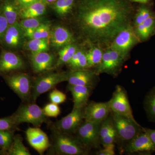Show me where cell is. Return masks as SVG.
<instances>
[{"mask_svg":"<svg viewBox=\"0 0 155 155\" xmlns=\"http://www.w3.org/2000/svg\"><path fill=\"white\" fill-rule=\"evenodd\" d=\"M100 139L103 147L115 144L117 141V134L112 115H109L101 123L100 128Z\"/></svg>","mask_w":155,"mask_h":155,"instance_id":"cell-16","label":"cell"},{"mask_svg":"<svg viewBox=\"0 0 155 155\" xmlns=\"http://www.w3.org/2000/svg\"><path fill=\"white\" fill-rule=\"evenodd\" d=\"M137 35L133 29L128 25L114 38L112 49L117 51L123 59H125L130 48L138 41Z\"/></svg>","mask_w":155,"mask_h":155,"instance_id":"cell-9","label":"cell"},{"mask_svg":"<svg viewBox=\"0 0 155 155\" xmlns=\"http://www.w3.org/2000/svg\"><path fill=\"white\" fill-rule=\"evenodd\" d=\"M143 106L150 121L155 122V87H153L145 96Z\"/></svg>","mask_w":155,"mask_h":155,"instance_id":"cell-24","label":"cell"},{"mask_svg":"<svg viewBox=\"0 0 155 155\" xmlns=\"http://www.w3.org/2000/svg\"><path fill=\"white\" fill-rule=\"evenodd\" d=\"M144 129L155 146V130L145 127Z\"/></svg>","mask_w":155,"mask_h":155,"instance_id":"cell-42","label":"cell"},{"mask_svg":"<svg viewBox=\"0 0 155 155\" xmlns=\"http://www.w3.org/2000/svg\"><path fill=\"white\" fill-rule=\"evenodd\" d=\"M27 46L32 53L41 52L48 50L49 43L45 39H32L28 42Z\"/></svg>","mask_w":155,"mask_h":155,"instance_id":"cell-28","label":"cell"},{"mask_svg":"<svg viewBox=\"0 0 155 155\" xmlns=\"http://www.w3.org/2000/svg\"><path fill=\"white\" fill-rule=\"evenodd\" d=\"M17 1L19 6L22 8H23L32 5L34 3L37 2L42 0H17Z\"/></svg>","mask_w":155,"mask_h":155,"instance_id":"cell-41","label":"cell"},{"mask_svg":"<svg viewBox=\"0 0 155 155\" xmlns=\"http://www.w3.org/2000/svg\"><path fill=\"white\" fill-rule=\"evenodd\" d=\"M155 29V16L149 17L141 24L136 26L137 35L142 40L148 39Z\"/></svg>","mask_w":155,"mask_h":155,"instance_id":"cell-22","label":"cell"},{"mask_svg":"<svg viewBox=\"0 0 155 155\" xmlns=\"http://www.w3.org/2000/svg\"><path fill=\"white\" fill-rule=\"evenodd\" d=\"M74 0H57L54 9L58 14L65 15L72 8Z\"/></svg>","mask_w":155,"mask_h":155,"instance_id":"cell-31","label":"cell"},{"mask_svg":"<svg viewBox=\"0 0 155 155\" xmlns=\"http://www.w3.org/2000/svg\"><path fill=\"white\" fill-rule=\"evenodd\" d=\"M109 101L111 112L135 119L127 92L123 87L119 85L116 86L112 98Z\"/></svg>","mask_w":155,"mask_h":155,"instance_id":"cell-7","label":"cell"},{"mask_svg":"<svg viewBox=\"0 0 155 155\" xmlns=\"http://www.w3.org/2000/svg\"><path fill=\"white\" fill-rule=\"evenodd\" d=\"M73 38L72 34L67 28L58 26L53 29L51 41L53 46L57 48L64 47L72 44Z\"/></svg>","mask_w":155,"mask_h":155,"instance_id":"cell-20","label":"cell"},{"mask_svg":"<svg viewBox=\"0 0 155 155\" xmlns=\"http://www.w3.org/2000/svg\"><path fill=\"white\" fill-rule=\"evenodd\" d=\"M130 8L126 0H85L79 14L85 32L96 42L114 40L128 26Z\"/></svg>","mask_w":155,"mask_h":155,"instance_id":"cell-1","label":"cell"},{"mask_svg":"<svg viewBox=\"0 0 155 155\" xmlns=\"http://www.w3.org/2000/svg\"><path fill=\"white\" fill-rule=\"evenodd\" d=\"M20 26L15 23L10 25L4 34V41L10 48H17L19 45L21 40Z\"/></svg>","mask_w":155,"mask_h":155,"instance_id":"cell-21","label":"cell"},{"mask_svg":"<svg viewBox=\"0 0 155 155\" xmlns=\"http://www.w3.org/2000/svg\"><path fill=\"white\" fill-rule=\"evenodd\" d=\"M74 70L86 69L87 68V61L86 54L83 52L77 61L71 67Z\"/></svg>","mask_w":155,"mask_h":155,"instance_id":"cell-37","label":"cell"},{"mask_svg":"<svg viewBox=\"0 0 155 155\" xmlns=\"http://www.w3.org/2000/svg\"><path fill=\"white\" fill-rule=\"evenodd\" d=\"M8 153L10 155H31L28 148L23 144L21 136L18 134L13 138Z\"/></svg>","mask_w":155,"mask_h":155,"instance_id":"cell-26","label":"cell"},{"mask_svg":"<svg viewBox=\"0 0 155 155\" xmlns=\"http://www.w3.org/2000/svg\"><path fill=\"white\" fill-rule=\"evenodd\" d=\"M68 73L53 72L38 78L32 84L31 98L35 102L41 95L49 91L58 84L67 81Z\"/></svg>","mask_w":155,"mask_h":155,"instance_id":"cell-6","label":"cell"},{"mask_svg":"<svg viewBox=\"0 0 155 155\" xmlns=\"http://www.w3.org/2000/svg\"><path fill=\"white\" fill-rule=\"evenodd\" d=\"M3 153V152L2 150H0V154Z\"/></svg>","mask_w":155,"mask_h":155,"instance_id":"cell-45","label":"cell"},{"mask_svg":"<svg viewBox=\"0 0 155 155\" xmlns=\"http://www.w3.org/2000/svg\"><path fill=\"white\" fill-rule=\"evenodd\" d=\"M47 2L49 3L54 2H56L57 0H45Z\"/></svg>","mask_w":155,"mask_h":155,"instance_id":"cell-44","label":"cell"},{"mask_svg":"<svg viewBox=\"0 0 155 155\" xmlns=\"http://www.w3.org/2000/svg\"><path fill=\"white\" fill-rule=\"evenodd\" d=\"M3 15L8 20L9 25L16 23L18 17V12L15 5L12 2L8 1L3 7Z\"/></svg>","mask_w":155,"mask_h":155,"instance_id":"cell-27","label":"cell"},{"mask_svg":"<svg viewBox=\"0 0 155 155\" xmlns=\"http://www.w3.org/2000/svg\"><path fill=\"white\" fill-rule=\"evenodd\" d=\"M111 114L116 128L117 141L120 143L125 146L140 132L144 130V127H142L135 119L112 112Z\"/></svg>","mask_w":155,"mask_h":155,"instance_id":"cell-4","label":"cell"},{"mask_svg":"<svg viewBox=\"0 0 155 155\" xmlns=\"http://www.w3.org/2000/svg\"><path fill=\"white\" fill-rule=\"evenodd\" d=\"M13 138L12 134L8 130H0V147L2 151L8 150Z\"/></svg>","mask_w":155,"mask_h":155,"instance_id":"cell-32","label":"cell"},{"mask_svg":"<svg viewBox=\"0 0 155 155\" xmlns=\"http://www.w3.org/2000/svg\"><path fill=\"white\" fill-rule=\"evenodd\" d=\"M45 115L48 117H58L61 114V109L58 104L51 103L47 104L43 109Z\"/></svg>","mask_w":155,"mask_h":155,"instance_id":"cell-35","label":"cell"},{"mask_svg":"<svg viewBox=\"0 0 155 155\" xmlns=\"http://www.w3.org/2000/svg\"><path fill=\"white\" fill-rule=\"evenodd\" d=\"M155 16V14L149 7L142 5L140 7L136 15L135 19V26L141 24L146 19L151 16Z\"/></svg>","mask_w":155,"mask_h":155,"instance_id":"cell-30","label":"cell"},{"mask_svg":"<svg viewBox=\"0 0 155 155\" xmlns=\"http://www.w3.org/2000/svg\"><path fill=\"white\" fill-rule=\"evenodd\" d=\"M31 60L34 70L37 72H41L52 68L54 64V57L46 51L41 52L32 53Z\"/></svg>","mask_w":155,"mask_h":155,"instance_id":"cell-19","label":"cell"},{"mask_svg":"<svg viewBox=\"0 0 155 155\" xmlns=\"http://www.w3.org/2000/svg\"><path fill=\"white\" fill-rule=\"evenodd\" d=\"M9 25L8 20L5 16L3 14L0 15V37L4 35Z\"/></svg>","mask_w":155,"mask_h":155,"instance_id":"cell-40","label":"cell"},{"mask_svg":"<svg viewBox=\"0 0 155 155\" xmlns=\"http://www.w3.org/2000/svg\"><path fill=\"white\" fill-rule=\"evenodd\" d=\"M100 125L84 120L73 135L89 151L92 149L99 150Z\"/></svg>","mask_w":155,"mask_h":155,"instance_id":"cell-5","label":"cell"},{"mask_svg":"<svg viewBox=\"0 0 155 155\" xmlns=\"http://www.w3.org/2000/svg\"><path fill=\"white\" fill-rule=\"evenodd\" d=\"M49 99L51 102L58 105L64 103L67 99V96L62 91L54 89L50 93Z\"/></svg>","mask_w":155,"mask_h":155,"instance_id":"cell-36","label":"cell"},{"mask_svg":"<svg viewBox=\"0 0 155 155\" xmlns=\"http://www.w3.org/2000/svg\"><path fill=\"white\" fill-rule=\"evenodd\" d=\"M22 9L21 15L22 18H36L45 13L46 6L44 1L42 0Z\"/></svg>","mask_w":155,"mask_h":155,"instance_id":"cell-23","label":"cell"},{"mask_svg":"<svg viewBox=\"0 0 155 155\" xmlns=\"http://www.w3.org/2000/svg\"><path fill=\"white\" fill-rule=\"evenodd\" d=\"M111 112L110 101L105 102H91L84 108V119L96 124H101Z\"/></svg>","mask_w":155,"mask_h":155,"instance_id":"cell-10","label":"cell"},{"mask_svg":"<svg viewBox=\"0 0 155 155\" xmlns=\"http://www.w3.org/2000/svg\"><path fill=\"white\" fill-rule=\"evenodd\" d=\"M6 81L9 87L22 101H27L31 96L32 84L27 74H14L7 77Z\"/></svg>","mask_w":155,"mask_h":155,"instance_id":"cell-11","label":"cell"},{"mask_svg":"<svg viewBox=\"0 0 155 155\" xmlns=\"http://www.w3.org/2000/svg\"><path fill=\"white\" fill-rule=\"evenodd\" d=\"M93 88L89 87L69 84L67 89L73 97L74 108H83L88 103L89 97Z\"/></svg>","mask_w":155,"mask_h":155,"instance_id":"cell-18","label":"cell"},{"mask_svg":"<svg viewBox=\"0 0 155 155\" xmlns=\"http://www.w3.org/2000/svg\"><path fill=\"white\" fill-rule=\"evenodd\" d=\"M124 59L117 51L111 49L103 54L102 59L97 66L96 73H107L111 75L117 74Z\"/></svg>","mask_w":155,"mask_h":155,"instance_id":"cell-12","label":"cell"},{"mask_svg":"<svg viewBox=\"0 0 155 155\" xmlns=\"http://www.w3.org/2000/svg\"><path fill=\"white\" fill-rule=\"evenodd\" d=\"M115 144H110L103 147V149H100L96 153L97 155H115Z\"/></svg>","mask_w":155,"mask_h":155,"instance_id":"cell-38","label":"cell"},{"mask_svg":"<svg viewBox=\"0 0 155 155\" xmlns=\"http://www.w3.org/2000/svg\"><path fill=\"white\" fill-rule=\"evenodd\" d=\"M14 126L15 125L11 116L0 119V130H9Z\"/></svg>","mask_w":155,"mask_h":155,"instance_id":"cell-39","label":"cell"},{"mask_svg":"<svg viewBox=\"0 0 155 155\" xmlns=\"http://www.w3.org/2000/svg\"><path fill=\"white\" fill-rule=\"evenodd\" d=\"M28 143L40 155L51 147L46 134L38 127H29L25 132Z\"/></svg>","mask_w":155,"mask_h":155,"instance_id":"cell-14","label":"cell"},{"mask_svg":"<svg viewBox=\"0 0 155 155\" xmlns=\"http://www.w3.org/2000/svg\"><path fill=\"white\" fill-rule=\"evenodd\" d=\"M50 36V28L48 24L42 23L35 29L34 33L31 36L32 39H48Z\"/></svg>","mask_w":155,"mask_h":155,"instance_id":"cell-33","label":"cell"},{"mask_svg":"<svg viewBox=\"0 0 155 155\" xmlns=\"http://www.w3.org/2000/svg\"><path fill=\"white\" fill-rule=\"evenodd\" d=\"M96 72L86 69L74 70L69 72L67 81L69 84L94 88L97 84Z\"/></svg>","mask_w":155,"mask_h":155,"instance_id":"cell-15","label":"cell"},{"mask_svg":"<svg viewBox=\"0 0 155 155\" xmlns=\"http://www.w3.org/2000/svg\"><path fill=\"white\" fill-rule=\"evenodd\" d=\"M24 66L22 59L11 51H5L0 57V73H5L21 69Z\"/></svg>","mask_w":155,"mask_h":155,"instance_id":"cell-17","label":"cell"},{"mask_svg":"<svg viewBox=\"0 0 155 155\" xmlns=\"http://www.w3.org/2000/svg\"><path fill=\"white\" fill-rule=\"evenodd\" d=\"M87 61V68L97 66L102 59L103 53L98 48L92 49L86 53Z\"/></svg>","mask_w":155,"mask_h":155,"instance_id":"cell-29","label":"cell"},{"mask_svg":"<svg viewBox=\"0 0 155 155\" xmlns=\"http://www.w3.org/2000/svg\"><path fill=\"white\" fill-rule=\"evenodd\" d=\"M132 2H138L141 3V4H146L150 2L151 0H131Z\"/></svg>","mask_w":155,"mask_h":155,"instance_id":"cell-43","label":"cell"},{"mask_svg":"<svg viewBox=\"0 0 155 155\" xmlns=\"http://www.w3.org/2000/svg\"><path fill=\"white\" fill-rule=\"evenodd\" d=\"M53 153L58 155H86L89 150L73 134L63 133L51 128Z\"/></svg>","mask_w":155,"mask_h":155,"instance_id":"cell-2","label":"cell"},{"mask_svg":"<svg viewBox=\"0 0 155 155\" xmlns=\"http://www.w3.org/2000/svg\"><path fill=\"white\" fill-rule=\"evenodd\" d=\"M77 51L76 47L72 44L64 47L58 53L59 59L56 64V67H58L63 64H68Z\"/></svg>","mask_w":155,"mask_h":155,"instance_id":"cell-25","label":"cell"},{"mask_svg":"<svg viewBox=\"0 0 155 155\" xmlns=\"http://www.w3.org/2000/svg\"><path fill=\"white\" fill-rule=\"evenodd\" d=\"M84 108L73 109L70 114L55 122L52 127L63 133L73 135L84 120Z\"/></svg>","mask_w":155,"mask_h":155,"instance_id":"cell-8","label":"cell"},{"mask_svg":"<svg viewBox=\"0 0 155 155\" xmlns=\"http://www.w3.org/2000/svg\"><path fill=\"white\" fill-rule=\"evenodd\" d=\"M41 21L38 17L36 18H27L22 20L19 26L23 31L28 28L36 29L42 24Z\"/></svg>","mask_w":155,"mask_h":155,"instance_id":"cell-34","label":"cell"},{"mask_svg":"<svg viewBox=\"0 0 155 155\" xmlns=\"http://www.w3.org/2000/svg\"><path fill=\"white\" fill-rule=\"evenodd\" d=\"M124 151L127 154L151 153L155 151V146L144 129L125 145Z\"/></svg>","mask_w":155,"mask_h":155,"instance_id":"cell-13","label":"cell"},{"mask_svg":"<svg viewBox=\"0 0 155 155\" xmlns=\"http://www.w3.org/2000/svg\"><path fill=\"white\" fill-rule=\"evenodd\" d=\"M11 117L15 126L27 123L38 127L43 123H48L50 121L43 109L35 103L21 105Z\"/></svg>","mask_w":155,"mask_h":155,"instance_id":"cell-3","label":"cell"}]
</instances>
